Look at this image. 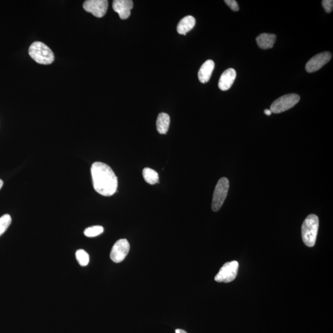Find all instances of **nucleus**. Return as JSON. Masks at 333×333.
<instances>
[{
	"label": "nucleus",
	"instance_id": "nucleus-1",
	"mask_svg": "<svg viewBox=\"0 0 333 333\" xmlns=\"http://www.w3.org/2000/svg\"><path fill=\"white\" fill-rule=\"evenodd\" d=\"M93 188L99 195L111 196L117 192L118 179L113 169L104 163H93L91 168Z\"/></svg>",
	"mask_w": 333,
	"mask_h": 333
},
{
	"label": "nucleus",
	"instance_id": "nucleus-2",
	"mask_svg": "<svg viewBox=\"0 0 333 333\" xmlns=\"http://www.w3.org/2000/svg\"><path fill=\"white\" fill-rule=\"evenodd\" d=\"M30 57L37 63L48 65L55 60V55L52 50L40 41H36L30 45L29 49Z\"/></svg>",
	"mask_w": 333,
	"mask_h": 333
},
{
	"label": "nucleus",
	"instance_id": "nucleus-3",
	"mask_svg": "<svg viewBox=\"0 0 333 333\" xmlns=\"http://www.w3.org/2000/svg\"><path fill=\"white\" fill-rule=\"evenodd\" d=\"M319 227L318 216L311 214L305 219L302 227V239L308 247L315 245Z\"/></svg>",
	"mask_w": 333,
	"mask_h": 333
},
{
	"label": "nucleus",
	"instance_id": "nucleus-4",
	"mask_svg": "<svg viewBox=\"0 0 333 333\" xmlns=\"http://www.w3.org/2000/svg\"><path fill=\"white\" fill-rule=\"evenodd\" d=\"M300 101L299 95L292 93L279 98L272 104L270 111L272 113L279 114L293 108Z\"/></svg>",
	"mask_w": 333,
	"mask_h": 333
},
{
	"label": "nucleus",
	"instance_id": "nucleus-5",
	"mask_svg": "<svg viewBox=\"0 0 333 333\" xmlns=\"http://www.w3.org/2000/svg\"><path fill=\"white\" fill-rule=\"evenodd\" d=\"M229 190V181L225 177L220 178L218 181L214 190L212 209L214 212L220 210L222 206L226 197L227 196Z\"/></svg>",
	"mask_w": 333,
	"mask_h": 333
},
{
	"label": "nucleus",
	"instance_id": "nucleus-6",
	"mask_svg": "<svg viewBox=\"0 0 333 333\" xmlns=\"http://www.w3.org/2000/svg\"><path fill=\"white\" fill-rule=\"evenodd\" d=\"M239 264L236 260L225 263L215 276V280L218 283H230L237 276Z\"/></svg>",
	"mask_w": 333,
	"mask_h": 333
},
{
	"label": "nucleus",
	"instance_id": "nucleus-7",
	"mask_svg": "<svg viewBox=\"0 0 333 333\" xmlns=\"http://www.w3.org/2000/svg\"><path fill=\"white\" fill-rule=\"evenodd\" d=\"M130 248V244L126 239H120L116 241L111 249V259L115 263L122 262L129 254Z\"/></svg>",
	"mask_w": 333,
	"mask_h": 333
},
{
	"label": "nucleus",
	"instance_id": "nucleus-8",
	"mask_svg": "<svg viewBox=\"0 0 333 333\" xmlns=\"http://www.w3.org/2000/svg\"><path fill=\"white\" fill-rule=\"evenodd\" d=\"M83 7L87 12L92 13L95 17L102 18L108 11V1L106 0H87L83 3Z\"/></svg>",
	"mask_w": 333,
	"mask_h": 333
},
{
	"label": "nucleus",
	"instance_id": "nucleus-9",
	"mask_svg": "<svg viewBox=\"0 0 333 333\" xmlns=\"http://www.w3.org/2000/svg\"><path fill=\"white\" fill-rule=\"evenodd\" d=\"M332 57V53L328 51L314 56L307 62L306 66V71L308 73H313V72L318 71L330 61Z\"/></svg>",
	"mask_w": 333,
	"mask_h": 333
},
{
	"label": "nucleus",
	"instance_id": "nucleus-10",
	"mask_svg": "<svg viewBox=\"0 0 333 333\" xmlns=\"http://www.w3.org/2000/svg\"><path fill=\"white\" fill-rule=\"evenodd\" d=\"M134 7V2L131 0H114L113 8L118 13L121 20H125L130 17L131 10Z\"/></svg>",
	"mask_w": 333,
	"mask_h": 333
},
{
	"label": "nucleus",
	"instance_id": "nucleus-11",
	"mask_svg": "<svg viewBox=\"0 0 333 333\" xmlns=\"http://www.w3.org/2000/svg\"><path fill=\"white\" fill-rule=\"evenodd\" d=\"M236 77V72L235 69L230 68L226 70L220 77L218 87L222 91L229 90L234 84Z\"/></svg>",
	"mask_w": 333,
	"mask_h": 333
},
{
	"label": "nucleus",
	"instance_id": "nucleus-12",
	"mask_svg": "<svg viewBox=\"0 0 333 333\" xmlns=\"http://www.w3.org/2000/svg\"><path fill=\"white\" fill-rule=\"evenodd\" d=\"M215 64L212 60H207L202 65L198 72V78L202 83L208 82L211 78Z\"/></svg>",
	"mask_w": 333,
	"mask_h": 333
},
{
	"label": "nucleus",
	"instance_id": "nucleus-13",
	"mask_svg": "<svg viewBox=\"0 0 333 333\" xmlns=\"http://www.w3.org/2000/svg\"><path fill=\"white\" fill-rule=\"evenodd\" d=\"M276 36L274 34H262L259 35L256 38V41L260 48L263 50H268V49L274 47L275 43Z\"/></svg>",
	"mask_w": 333,
	"mask_h": 333
},
{
	"label": "nucleus",
	"instance_id": "nucleus-14",
	"mask_svg": "<svg viewBox=\"0 0 333 333\" xmlns=\"http://www.w3.org/2000/svg\"><path fill=\"white\" fill-rule=\"evenodd\" d=\"M196 20L194 17L192 16H186L179 22L176 30L179 34L185 36L194 28Z\"/></svg>",
	"mask_w": 333,
	"mask_h": 333
},
{
	"label": "nucleus",
	"instance_id": "nucleus-15",
	"mask_svg": "<svg viewBox=\"0 0 333 333\" xmlns=\"http://www.w3.org/2000/svg\"><path fill=\"white\" fill-rule=\"evenodd\" d=\"M170 122V116L168 114L162 113L158 116L157 121H156V127L158 132L160 134H166L168 132Z\"/></svg>",
	"mask_w": 333,
	"mask_h": 333
},
{
	"label": "nucleus",
	"instance_id": "nucleus-16",
	"mask_svg": "<svg viewBox=\"0 0 333 333\" xmlns=\"http://www.w3.org/2000/svg\"><path fill=\"white\" fill-rule=\"evenodd\" d=\"M143 176L146 182L150 185H155L159 183V175L155 170L144 168L143 171Z\"/></svg>",
	"mask_w": 333,
	"mask_h": 333
},
{
	"label": "nucleus",
	"instance_id": "nucleus-17",
	"mask_svg": "<svg viewBox=\"0 0 333 333\" xmlns=\"http://www.w3.org/2000/svg\"><path fill=\"white\" fill-rule=\"evenodd\" d=\"M76 257L79 265H81V266H87L89 264V255L83 249H78V250L77 251Z\"/></svg>",
	"mask_w": 333,
	"mask_h": 333
},
{
	"label": "nucleus",
	"instance_id": "nucleus-18",
	"mask_svg": "<svg viewBox=\"0 0 333 333\" xmlns=\"http://www.w3.org/2000/svg\"><path fill=\"white\" fill-rule=\"evenodd\" d=\"M104 232V228L102 226H93V227L86 228L84 235L88 237H93L99 236Z\"/></svg>",
	"mask_w": 333,
	"mask_h": 333
},
{
	"label": "nucleus",
	"instance_id": "nucleus-19",
	"mask_svg": "<svg viewBox=\"0 0 333 333\" xmlns=\"http://www.w3.org/2000/svg\"><path fill=\"white\" fill-rule=\"evenodd\" d=\"M11 221L12 219L9 214H5L0 217V236L8 229L11 225Z\"/></svg>",
	"mask_w": 333,
	"mask_h": 333
},
{
	"label": "nucleus",
	"instance_id": "nucleus-20",
	"mask_svg": "<svg viewBox=\"0 0 333 333\" xmlns=\"http://www.w3.org/2000/svg\"><path fill=\"white\" fill-rule=\"evenodd\" d=\"M323 8L327 13H332L333 9V0H323L321 2Z\"/></svg>",
	"mask_w": 333,
	"mask_h": 333
},
{
	"label": "nucleus",
	"instance_id": "nucleus-21",
	"mask_svg": "<svg viewBox=\"0 0 333 333\" xmlns=\"http://www.w3.org/2000/svg\"><path fill=\"white\" fill-rule=\"evenodd\" d=\"M225 3L234 11H238L239 7L235 0H225Z\"/></svg>",
	"mask_w": 333,
	"mask_h": 333
},
{
	"label": "nucleus",
	"instance_id": "nucleus-22",
	"mask_svg": "<svg viewBox=\"0 0 333 333\" xmlns=\"http://www.w3.org/2000/svg\"><path fill=\"white\" fill-rule=\"evenodd\" d=\"M264 113L267 116H270L272 114V111L269 110V109H265L264 111Z\"/></svg>",
	"mask_w": 333,
	"mask_h": 333
},
{
	"label": "nucleus",
	"instance_id": "nucleus-23",
	"mask_svg": "<svg viewBox=\"0 0 333 333\" xmlns=\"http://www.w3.org/2000/svg\"><path fill=\"white\" fill-rule=\"evenodd\" d=\"M176 333H187L185 332V331H184V330H181V329L176 330Z\"/></svg>",
	"mask_w": 333,
	"mask_h": 333
},
{
	"label": "nucleus",
	"instance_id": "nucleus-24",
	"mask_svg": "<svg viewBox=\"0 0 333 333\" xmlns=\"http://www.w3.org/2000/svg\"><path fill=\"white\" fill-rule=\"evenodd\" d=\"M3 180H1V179H0V190H1V188L2 187H3Z\"/></svg>",
	"mask_w": 333,
	"mask_h": 333
}]
</instances>
